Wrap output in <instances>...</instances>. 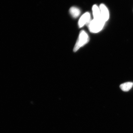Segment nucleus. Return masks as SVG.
Instances as JSON below:
<instances>
[{
  "instance_id": "nucleus-1",
  "label": "nucleus",
  "mask_w": 133,
  "mask_h": 133,
  "mask_svg": "<svg viewBox=\"0 0 133 133\" xmlns=\"http://www.w3.org/2000/svg\"><path fill=\"white\" fill-rule=\"evenodd\" d=\"M105 23L102 19H93L88 24V28L91 33H98L103 29Z\"/></svg>"
},
{
  "instance_id": "nucleus-2",
  "label": "nucleus",
  "mask_w": 133,
  "mask_h": 133,
  "mask_svg": "<svg viewBox=\"0 0 133 133\" xmlns=\"http://www.w3.org/2000/svg\"><path fill=\"white\" fill-rule=\"evenodd\" d=\"M89 37L87 33L84 30L80 31L78 40L75 46L74 50V52H76L81 47L86 44L89 42Z\"/></svg>"
},
{
  "instance_id": "nucleus-3",
  "label": "nucleus",
  "mask_w": 133,
  "mask_h": 133,
  "mask_svg": "<svg viewBox=\"0 0 133 133\" xmlns=\"http://www.w3.org/2000/svg\"><path fill=\"white\" fill-rule=\"evenodd\" d=\"M91 16L89 12L85 13L81 16L79 20L78 24L79 28H82L90 22Z\"/></svg>"
},
{
  "instance_id": "nucleus-4",
  "label": "nucleus",
  "mask_w": 133,
  "mask_h": 133,
  "mask_svg": "<svg viewBox=\"0 0 133 133\" xmlns=\"http://www.w3.org/2000/svg\"><path fill=\"white\" fill-rule=\"evenodd\" d=\"M100 10L101 15L102 19L105 22H106L109 19V10L105 5L101 4L99 7Z\"/></svg>"
},
{
  "instance_id": "nucleus-5",
  "label": "nucleus",
  "mask_w": 133,
  "mask_h": 133,
  "mask_svg": "<svg viewBox=\"0 0 133 133\" xmlns=\"http://www.w3.org/2000/svg\"><path fill=\"white\" fill-rule=\"evenodd\" d=\"M92 10L94 19H102L99 8L98 7V6L96 5H94L92 7Z\"/></svg>"
},
{
  "instance_id": "nucleus-6",
  "label": "nucleus",
  "mask_w": 133,
  "mask_h": 133,
  "mask_svg": "<svg viewBox=\"0 0 133 133\" xmlns=\"http://www.w3.org/2000/svg\"><path fill=\"white\" fill-rule=\"evenodd\" d=\"M133 83L132 82H127L122 84L120 86L121 89L124 91H128L132 87Z\"/></svg>"
},
{
  "instance_id": "nucleus-7",
  "label": "nucleus",
  "mask_w": 133,
  "mask_h": 133,
  "mask_svg": "<svg viewBox=\"0 0 133 133\" xmlns=\"http://www.w3.org/2000/svg\"><path fill=\"white\" fill-rule=\"evenodd\" d=\"M70 12L74 18H77L79 16L81 13L80 10L76 7H72L70 9Z\"/></svg>"
}]
</instances>
